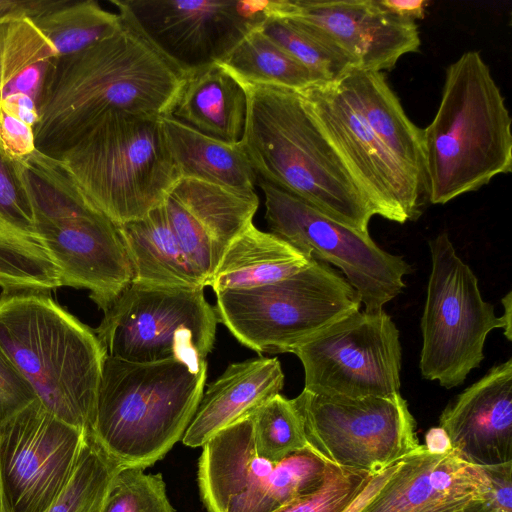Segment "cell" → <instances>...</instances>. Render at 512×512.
<instances>
[{
	"label": "cell",
	"mask_w": 512,
	"mask_h": 512,
	"mask_svg": "<svg viewBox=\"0 0 512 512\" xmlns=\"http://www.w3.org/2000/svg\"><path fill=\"white\" fill-rule=\"evenodd\" d=\"M168 116L208 136L238 143L246 124L245 87L221 63L188 71Z\"/></svg>",
	"instance_id": "obj_24"
},
{
	"label": "cell",
	"mask_w": 512,
	"mask_h": 512,
	"mask_svg": "<svg viewBox=\"0 0 512 512\" xmlns=\"http://www.w3.org/2000/svg\"><path fill=\"white\" fill-rule=\"evenodd\" d=\"M183 73L222 62L272 16L275 0H111Z\"/></svg>",
	"instance_id": "obj_14"
},
{
	"label": "cell",
	"mask_w": 512,
	"mask_h": 512,
	"mask_svg": "<svg viewBox=\"0 0 512 512\" xmlns=\"http://www.w3.org/2000/svg\"><path fill=\"white\" fill-rule=\"evenodd\" d=\"M0 106L32 128L38 122L37 101L32 96L24 93L13 94L3 100Z\"/></svg>",
	"instance_id": "obj_41"
},
{
	"label": "cell",
	"mask_w": 512,
	"mask_h": 512,
	"mask_svg": "<svg viewBox=\"0 0 512 512\" xmlns=\"http://www.w3.org/2000/svg\"><path fill=\"white\" fill-rule=\"evenodd\" d=\"M0 145L12 159L21 162L36 152L33 128L1 106Z\"/></svg>",
	"instance_id": "obj_38"
},
{
	"label": "cell",
	"mask_w": 512,
	"mask_h": 512,
	"mask_svg": "<svg viewBox=\"0 0 512 512\" xmlns=\"http://www.w3.org/2000/svg\"><path fill=\"white\" fill-rule=\"evenodd\" d=\"M84 435L39 399L7 420L0 428L4 512H45L72 477Z\"/></svg>",
	"instance_id": "obj_16"
},
{
	"label": "cell",
	"mask_w": 512,
	"mask_h": 512,
	"mask_svg": "<svg viewBox=\"0 0 512 512\" xmlns=\"http://www.w3.org/2000/svg\"><path fill=\"white\" fill-rule=\"evenodd\" d=\"M207 368L174 360L106 356L90 432L124 468L146 469L182 440L202 398Z\"/></svg>",
	"instance_id": "obj_6"
},
{
	"label": "cell",
	"mask_w": 512,
	"mask_h": 512,
	"mask_svg": "<svg viewBox=\"0 0 512 512\" xmlns=\"http://www.w3.org/2000/svg\"><path fill=\"white\" fill-rule=\"evenodd\" d=\"M117 226L132 266V281L167 287L207 286L182 249L164 203L143 218Z\"/></svg>",
	"instance_id": "obj_26"
},
{
	"label": "cell",
	"mask_w": 512,
	"mask_h": 512,
	"mask_svg": "<svg viewBox=\"0 0 512 512\" xmlns=\"http://www.w3.org/2000/svg\"><path fill=\"white\" fill-rule=\"evenodd\" d=\"M371 475L327 464L323 481L316 489L273 512H344Z\"/></svg>",
	"instance_id": "obj_36"
},
{
	"label": "cell",
	"mask_w": 512,
	"mask_h": 512,
	"mask_svg": "<svg viewBox=\"0 0 512 512\" xmlns=\"http://www.w3.org/2000/svg\"><path fill=\"white\" fill-rule=\"evenodd\" d=\"M482 468L491 483L494 512H512V462Z\"/></svg>",
	"instance_id": "obj_39"
},
{
	"label": "cell",
	"mask_w": 512,
	"mask_h": 512,
	"mask_svg": "<svg viewBox=\"0 0 512 512\" xmlns=\"http://www.w3.org/2000/svg\"><path fill=\"white\" fill-rule=\"evenodd\" d=\"M121 468L93 434L85 431L73 475L45 512H101L110 482Z\"/></svg>",
	"instance_id": "obj_33"
},
{
	"label": "cell",
	"mask_w": 512,
	"mask_h": 512,
	"mask_svg": "<svg viewBox=\"0 0 512 512\" xmlns=\"http://www.w3.org/2000/svg\"><path fill=\"white\" fill-rule=\"evenodd\" d=\"M0 348L53 415L90 430L107 356L94 329L48 292L2 293Z\"/></svg>",
	"instance_id": "obj_5"
},
{
	"label": "cell",
	"mask_w": 512,
	"mask_h": 512,
	"mask_svg": "<svg viewBox=\"0 0 512 512\" xmlns=\"http://www.w3.org/2000/svg\"><path fill=\"white\" fill-rule=\"evenodd\" d=\"M121 19L112 36L50 60L33 128L39 153L63 150L110 110L169 115L184 73Z\"/></svg>",
	"instance_id": "obj_1"
},
{
	"label": "cell",
	"mask_w": 512,
	"mask_h": 512,
	"mask_svg": "<svg viewBox=\"0 0 512 512\" xmlns=\"http://www.w3.org/2000/svg\"><path fill=\"white\" fill-rule=\"evenodd\" d=\"M344 512H494L482 467L424 445L372 474Z\"/></svg>",
	"instance_id": "obj_17"
},
{
	"label": "cell",
	"mask_w": 512,
	"mask_h": 512,
	"mask_svg": "<svg viewBox=\"0 0 512 512\" xmlns=\"http://www.w3.org/2000/svg\"><path fill=\"white\" fill-rule=\"evenodd\" d=\"M258 455L272 462L307 449L303 423L292 399L277 394L253 414Z\"/></svg>",
	"instance_id": "obj_34"
},
{
	"label": "cell",
	"mask_w": 512,
	"mask_h": 512,
	"mask_svg": "<svg viewBox=\"0 0 512 512\" xmlns=\"http://www.w3.org/2000/svg\"><path fill=\"white\" fill-rule=\"evenodd\" d=\"M439 423L466 461L479 467L512 462V359L461 392Z\"/></svg>",
	"instance_id": "obj_21"
},
{
	"label": "cell",
	"mask_w": 512,
	"mask_h": 512,
	"mask_svg": "<svg viewBox=\"0 0 512 512\" xmlns=\"http://www.w3.org/2000/svg\"><path fill=\"white\" fill-rule=\"evenodd\" d=\"M284 374L277 358L258 357L230 364L203 392L182 441L203 446L220 430L250 416L277 394Z\"/></svg>",
	"instance_id": "obj_23"
},
{
	"label": "cell",
	"mask_w": 512,
	"mask_h": 512,
	"mask_svg": "<svg viewBox=\"0 0 512 512\" xmlns=\"http://www.w3.org/2000/svg\"><path fill=\"white\" fill-rule=\"evenodd\" d=\"M292 353L302 363L306 391L349 398L400 394V335L384 309L357 310Z\"/></svg>",
	"instance_id": "obj_13"
},
{
	"label": "cell",
	"mask_w": 512,
	"mask_h": 512,
	"mask_svg": "<svg viewBox=\"0 0 512 512\" xmlns=\"http://www.w3.org/2000/svg\"><path fill=\"white\" fill-rule=\"evenodd\" d=\"M265 198V220L272 234L310 259L339 268L366 311L384 305L405 287L411 266L402 256L381 249L370 237L302 199L257 179Z\"/></svg>",
	"instance_id": "obj_12"
},
{
	"label": "cell",
	"mask_w": 512,
	"mask_h": 512,
	"mask_svg": "<svg viewBox=\"0 0 512 512\" xmlns=\"http://www.w3.org/2000/svg\"><path fill=\"white\" fill-rule=\"evenodd\" d=\"M161 117L110 110L63 150L50 156L36 150L24 163L116 225L138 220L181 179Z\"/></svg>",
	"instance_id": "obj_2"
},
{
	"label": "cell",
	"mask_w": 512,
	"mask_h": 512,
	"mask_svg": "<svg viewBox=\"0 0 512 512\" xmlns=\"http://www.w3.org/2000/svg\"><path fill=\"white\" fill-rule=\"evenodd\" d=\"M424 446L431 453H444L452 448L447 434L440 426L428 430Z\"/></svg>",
	"instance_id": "obj_43"
},
{
	"label": "cell",
	"mask_w": 512,
	"mask_h": 512,
	"mask_svg": "<svg viewBox=\"0 0 512 512\" xmlns=\"http://www.w3.org/2000/svg\"><path fill=\"white\" fill-rule=\"evenodd\" d=\"M260 30L324 83L336 82L355 69L341 49L293 19L270 17Z\"/></svg>",
	"instance_id": "obj_32"
},
{
	"label": "cell",
	"mask_w": 512,
	"mask_h": 512,
	"mask_svg": "<svg viewBox=\"0 0 512 512\" xmlns=\"http://www.w3.org/2000/svg\"><path fill=\"white\" fill-rule=\"evenodd\" d=\"M59 272L37 232L24 163L0 145V287L2 293L50 292Z\"/></svg>",
	"instance_id": "obj_22"
},
{
	"label": "cell",
	"mask_w": 512,
	"mask_h": 512,
	"mask_svg": "<svg viewBox=\"0 0 512 512\" xmlns=\"http://www.w3.org/2000/svg\"><path fill=\"white\" fill-rule=\"evenodd\" d=\"M310 261L283 239L251 223L227 247L209 286L215 293L260 287L299 272Z\"/></svg>",
	"instance_id": "obj_28"
},
{
	"label": "cell",
	"mask_w": 512,
	"mask_h": 512,
	"mask_svg": "<svg viewBox=\"0 0 512 512\" xmlns=\"http://www.w3.org/2000/svg\"><path fill=\"white\" fill-rule=\"evenodd\" d=\"M24 167L37 232L62 286L87 289L98 308L106 309L133 280L118 226L54 187L25 163Z\"/></svg>",
	"instance_id": "obj_10"
},
{
	"label": "cell",
	"mask_w": 512,
	"mask_h": 512,
	"mask_svg": "<svg viewBox=\"0 0 512 512\" xmlns=\"http://www.w3.org/2000/svg\"><path fill=\"white\" fill-rule=\"evenodd\" d=\"M292 400L307 449L328 465L374 474L421 446L401 393L349 398L303 389Z\"/></svg>",
	"instance_id": "obj_11"
},
{
	"label": "cell",
	"mask_w": 512,
	"mask_h": 512,
	"mask_svg": "<svg viewBox=\"0 0 512 512\" xmlns=\"http://www.w3.org/2000/svg\"><path fill=\"white\" fill-rule=\"evenodd\" d=\"M103 312L94 331L108 356L133 363L174 360L196 371L207 368L219 320L203 288L132 281Z\"/></svg>",
	"instance_id": "obj_8"
},
{
	"label": "cell",
	"mask_w": 512,
	"mask_h": 512,
	"mask_svg": "<svg viewBox=\"0 0 512 512\" xmlns=\"http://www.w3.org/2000/svg\"><path fill=\"white\" fill-rule=\"evenodd\" d=\"M218 320L257 353H292L302 342L361 309L356 290L329 264L309 265L280 281L216 293Z\"/></svg>",
	"instance_id": "obj_7"
},
{
	"label": "cell",
	"mask_w": 512,
	"mask_h": 512,
	"mask_svg": "<svg viewBox=\"0 0 512 512\" xmlns=\"http://www.w3.org/2000/svg\"><path fill=\"white\" fill-rule=\"evenodd\" d=\"M511 127L489 66L478 51L463 53L446 69L440 104L422 129L428 200L445 204L510 173Z\"/></svg>",
	"instance_id": "obj_4"
},
{
	"label": "cell",
	"mask_w": 512,
	"mask_h": 512,
	"mask_svg": "<svg viewBox=\"0 0 512 512\" xmlns=\"http://www.w3.org/2000/svg\"><path fill=\"white\" fill-rule=\"evenodd\" d=\"M162 126L181 178L196 179L229 189L253 192L258 176L242 145L208 136L171 117Z\"/></svg>",
	"instance_id": "obj_27"
},
{
	"label": "cell",
	"mask_w": 512,
	"mask_h": 512,
	"mask_svg": "<svg viewBox=\"0 0 512 512\" xmlns=\"http://www.w3.org/2000/svg\"><path fill=\"white\" fill-rule=\"evenodd\" d=\"M32 21L52 44L56 56L79 52L112 36L122 26L118 13L104 9L95 0H58Z\"/></svg>",
	"instance_id": "obj_31"
},
{
	"label": "cell",
	"mask_w": 512,
	"mask_h": 512,
	"mask_svg": "<svg viewBox=\"0 0 512 512\" xmlns=\"http://www.w3.org/2000/svg\"><path fill=\"white\" fill-rule=\"evenodd\" d=\"M0 512H4V507H3V498H2V488H1V480H0Z\"/></svg>",
	"instance_id": "obj_45"
},
{
	"label": "cell",
	"mask_w": 512,
	"mask_h": 512,
	"mask_svg": "<svg viewBox=\"0 0 512 512\" xmlns=\"http://www.w3.org/2000/svg\"><path fill=\"white\" fill-rule=\"evenodd\" d=\"M220 63L245 85L277 86L300 92L324 83L260 28L246 35Z\"/></svg>",
	"instance_id": "obj_30"
},
{
	"label": "cell",
	"mask_w": 512,
	"mask_h": 512,
	"mask_svg": "<svg viewBox=\"0 0 512 512\" xmlns=\"http://www.w3.org/2000/svg\"><path fill=\"white\" fill-rule=\"evenodd\" d=\"M504 308V313L500 316L504 328L503 334L508 341L512 340V292L509 291L501 300Z\"/></svg>",
	"instance_id": "obj_44"
},
{
	"label": "cell",
	"mask_w": 512,
	"mask_h": 512,
	"mask_svg": "<svg viewBox=\"0 0 512 512\" xmlns=\"http://www.w3.org/2000/svg\"><path fill=\"white\" fill-rule=\"evenodd\" d=\"M37 399L29 381L0 348V428Z\"/></svg>",
	"instance_id": "obj_37"
},
{
	"label": "cell",
	"mask_w": 512,
	"mask_h": 512,
	"mask_svg": "<svg viewBox=\"0 0 512 512\" xmlns=\"http://www.w3.org/2000/svg\"><path fill=\"white\" fill-rule=\"evenodd\" d=\"M281 17L325 38L359 70H389L403 55L420 47L415 22L392 15L377 0H287Z\"/></svg>",
	"instance_id": "obj_18"
},
{
	"label": "cell",
	"mask_w": 512,
	"mask_h": 512,
	"mask_svg": "<svg viewBox=\"0 0 512 512\" xmlns=\"http://www.w3.org/2000/svg\"><path fill=\"white\" fill-rule=\"evenodd\" d=\"M58 0H0V23L20 19L34 18L53 7Z\"/></svg>",
	"instance_id": "obj_40"
},
{
	"label": "cell",
	"mask_w": 512,
	"mask_h": 512,
	"mask_svg": "<svg viewBox=\"0 0 512 512\" xmlns=\"http://www.w3.org/2000/svg\"><path fill=\"white\" fill-rule=\"evenodd\" d=\"M55 56L52 44L31 18L0 23V103L17 93L37 101L45 71Z\"/></svg>",
	"instance_id": "obj_29"
},
{
	"label": "cell",
	"mask_w": 512,
	"mask_h": 512,
	"mask_svg": "<svg viewBox=\"0 0 512 512\" xmlns=\"http://www.w3.org/2000/svg\"><path fill=\"white\" fill-rule=\"evenodd\" d=\"M337 82L391 154L425 185L422 129L407 116L383 73L353 69Z\"/></svg>",
	"instance_id": "obj_25"
},
{
	"label": "cell",
	"mask_w": 512,
	"mask_h": 512,
	"mask_svg": "<svg viewBox=\"0 0 512 512\" xmlns=\"http://www.w3.org/2000/svg\"><path fill=\"white\" fill-rule=\"evenodd\" d=\"M374 215L405 223L421 214L425 185L386 148L336 82L299 92Z\"/></svg>",
	"instance_id": "obj_15"
},
{
	"label": "cell",
	"mask_w": 512,
	"mask_h": 512,
	"mask_svg": "<svg viewBox=\"0 0 512 512\" xmlns=\"http://www.w3.org/2000/svg\"><path fill=\"white\" fill-rule=\"evenodd\" d=\"M259 206L255 191L242 192L181 178L164 207L189 261L209 286L231 242L251 223Z\"/></svg>",
	"instance_id": "obj_19"
},
{
	"label": "cell",
	"mask_w": 512,
	"mask_h": 512,
	"mask_svg": "<svg viewBox=\"0 0 512 512\" xmlns=\"http://www.w3.org/2000/svg\"><path fill=\"white\" fill-rule=\"evenodd\" d=\"M101 512H175L162 474L121 468L112 478Z\"/></svg>",
	"instance_id": "obj_35"
},
{
	"label": "cell",
	"mask_w": 512,
	"mask_h": 512,
	"mask_svg": "<svg viewBox=\"0 0 512 512\" xmlns=\"http://www.w3.org/2000/svg\"><path fill=\"white\" fill-rule=\"evenodd\" d=\"M429 247L431 273L421 318L419 368L423 378L451 389L480 366L487 335L504 324L482 298L477 277L447 233L437 235Z\"/></svg>",
	"instance_id": "obj_9"
},
{
	"label": "cell",
	"mask_w": 512,
	"mask_h": 512,
	"mask_svg": "<svg viewBox=\"0 0 512 512\" xmlns=\"http://www.w3.org/2000/svg\"><path fill=\"white\" fill-rule=\"evenodd\" d=\"M243 85L247 116L240 142L258 178L343 224L369 232L374 214L300 93Z\"/></svg>",
	"instance_id": "obj_3"
},
{
	"label": "cell",
	"mask_w": 512,
	"mask_h": 512,
	"mask_svg": "<svg viewBox=\"0 0 512 512\" xmlns=\"http://www.w3.org/2000/svg\"><path fill=\"white\" fill-rule=\"evenodd\" d=\"M202 447L198 485L208 512H273L270 488L277 462L258 455L252 414Z\"/></svg>",
	"instance_id": "obj_20"
},
{
	"label": "cell",
	"mask_w": 512,
	"mask_h": 512,
	"mask_svg": "<svg viewBox=\"0 0 512 512\" xmlns=\"http://www.w3.org/2000/svg\"><path fill=\"white\" fill-rule=\"evenodd\" d=\"M378 4L392 15L407 21L425 17L427 0H377Z\"/></svg>",
	"instance_id": "obj_42"
}]
</instances>
